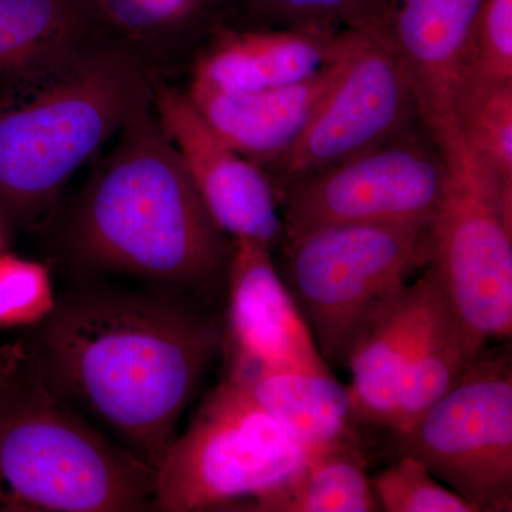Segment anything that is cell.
Returning a JSON list of instances; mask_svg holds the SVG:
<instances>
[{
    "mask_svg": "<svg viewBox=\"0 0 512 512\" xmlns=\"http://www.w3.org/2000/svg\"><path fill=\"white\" fill-rule=\"evenodd\" d=\"M25 342L39 379L113 431L156 473L175 427L222 349L224 326L177 293H67Z\"/></svg>",
    "mask_w": 512,
    "mask_h": 512,
    "instance_id": "6da1fadb",
    "label": "cell"
},
{
    "mask_svg": "<svg viewBox=\"0 0 512 512\" xmlns=\"http://www.w3.org/2000/svg\"><path fill=\"white\" fill-rule=\"evenodd\" d=\"M117 136L74 201L64 248L93 271L136 276L187 298L210 295L227 278L232 238L202 202L153 104Z\"/></svg>",
    "mask_w": 512,
    "mask_h": 512,
    "instance_id": "7a4b0ae2",
    "label": "cell"
},
{
    "mask_svg": "<svg viewBox=\"0 0 512 512\" xmlns=\"http://www.w3.org/2000/svg\"><path fill=\"white\" fill-rule=\"evenodd\" d=\"M161 79L104 39L53 79L0 101V220L19 228L40 220L67 180L153 104Z\"/></svg>",
    "mask_w": 512,
    "mask_h": 512,
    "instance_id": "3957f363",
    "label": "cell"
},
{
    "mask_svg": "<svg viewBox=\"0 0 512 512\" xmlns=\"http://www.w3.org/2000/svg\"><path fill=\"white\" fill-rule=\"evenodd\" d=\"M156 473L107 440L23 359L0 393V511L151 510Z\"/></svg>",
    "mask_w": 512,
    "mask_h": 512,
    "instance_id": "277c9868",
    "label": "cell"
},
{
    "mask_svg": "<svg viewBox=\"0 0 512 512\" xmlns=\"http://www.w3.org/2000/svg\"><path fill=\"white\" fill-rule=\"evenodd\" d=\"M429 229L330 225L282 239L279 275L330 367L348 366L370 326L429 264Z\"/></svg>",
    "mask_w": 512,
    "mask_h": 512,
    "instance_id": "5b68a950",
    "label": "cell"
},
{
    "mask_svg": "<svg viewBox=\"0 0 512 512\" xmlns=\"http://www.w3.org/2000/svg\"><path fill=\"white\" fill-rule=\"evenodd\" d=\"M312 453L224 377L165 451L151 510L256 512Z\"/></svg>",
    "mask_w": 512,
    "mask_h": 512,
    "instance_id": "8992f818",
    "label": "cell"
},
{
    "mask_svg": "<svg viewBox=\"0 0 512 512\" xmlns=\"http://www.w3.org/2000/svg\"><path fill=\"white\" fill-rule=\"evenodd\" d=\"M450 185L430 225V269L476 352L512 335V195L474 163L456 120L436 134Z\"/></svg>",
    "mask_w": 512,
    "mask_h": 512,
    "instance_id": "52a82bcc",
    "label": "cell"
},
{
    "mask_svg": "<svg viewBox=\"0 0 512 512\" xmlns=\"http://www.w3.org/2000/svg\"><path fill=\"white\" fill-rule=\"evenodd\" d=\"M446 154L426 123L276 191L282 239L320 227H430L446 201Z\"/></svg>",
    "mask_w": 512,
    "mask_h": 512,
    "instance_id": "ba28073f",
    "label": "cell"
},
{
    "mask_svg": "<svg viewBox=\"0 0 512 512\" xmlns=\"http://www.w3.org/2000/svg\"><path fill=\"white\" fill-rule=\"evenodd\" d=\"M393 436L397 454L420 460L477 512L512 511L510 346L481 350L441 399Z\"/></svg>",
    "mask_w": 512,
    "mask_h": 512,
    "instance_id": "9c48e42d",
    "label": "cell"
},
{
    "mask_svg": "<svg viewBox=\"0 0 512 512\" xmlns=\"http://www.w3.org/2000/svg\"><path fill=\"white\" fill-rule=\"evenodd\" d=\"M420 123L424 121L419 97L406 67L392 46L367 37L301 137L264 173L276 192Z\"/></svg>",
    "mask_w": 512,
    "mask_h": 512,
    "instance_id": "30bf717a",
    "label": "cell"
},
{
    "mask_svg": "<svg viewBox=\"0 0 512 512\" xmlns=\"http://www.w3.org/2000/svg\"><path fill=\"white\" fill-rule=\"evenodd\" d=\"M153 110L222 231L275 251L284 228L274 185L264 171L229 146L183 90L163 79L154 90Z\"/></svg>",
    "mask_w": 512,
    "mask_h": 512,
    "instance_id": "8fae6325",
    "label": "cell"
},
{
    "mask_svg": "<svg viewBox=\"0 0 512 512\" xmlns=\"http://www.w3.org/2000/svg\"><path fill=\"white\" fill-rule=\"evenodd\" d=\"M225 285L227 370L332 372L279 275L274 251L251 239H232Z\"/></svg>",
    "mask_w": 512,
    "mask_h": 512,
    "instance_id": "7c38bea8",
    "label": "cell"
},
{
    "mask_svg": "<svg viewBox=\"0 0 512 512\" xmlns=\"http://www.w3.org/2000/svg\"><path fill=\"white\" fill-rule=\"evenodd\" d=\"M367 37L225 23L195 53L190 83L245 93L302 82L353 55Z\"/></svg>",
    "mask_w": 512,
    "mask_h": 512,
    "instance_id": "4fadbf2b",
    "label": "cell"
},
{
    "mask_svg": "<svg viewBox=\"0 0 512 512\" xmlns=\"http://www.w3.org/2000/svg\"><path fill=\"white\" fill-rule=\"evenodd\" d=\"M484 0H384V42L406 67L436 134L454 120L461 60Z\"/></svg>",
    "mask_w": 512,
    "mask_h": 512,
    "instance_id": "5bb4252c",
    "label": "cell"
},
{
    "mask_svg": "<svg viewBox=\"0 0 512 512\" xmlns=\"http://www.w3.org/2000/svg\"><path fill=\"white\" fill-rule=\"evenodd\" d=\"M350 57L302 82L258 92H220L192 83L184 92L229 146L264 171L301 137Z\"/></svg>",
    "mask_w": 512,
    "mask_h": 512,
    "instance_id": "9a60e30c",
    "label": "cell"
},
{
    "mask_svg": "<svg viewBox=\"0 0 512 512\" xmlns=\"http://www.w3.org/2000/svg\"><path fill=\"white\" fill-rule=\"evenodd\" d=\"M104 39L87 0H0V101L53 79Z\"/></svg>",
    "mask_w": 512,
    "mask_h": 512,
    "instance_id": "2e32d148",
    "label": "cell"
},
{
    "mask_svg": "<svg viewBox=\"0 0 512 512\" xmlns=\"http://www.w3.org/2000/svg\"><path fill=\"white\" fill-rule=\"evenodd\" d=\"M440 299V286L426 266L352 350L346 387L355 421L392 429L404 372Z\"/></svg>",
    "mask_w": 512,
    "mask_h": 512,
    "instance_id": "e0dca14e",
    "label": "cell"
},
{
    "mask_svg": "<svg viewBox=\"0 0 512 512\" xmlns=\"http://www.w3.org/2000/svg\"><path fill=\"white\" fill-rule=\"evenodd\" d=\"M107 39L133 50L157 73L190 67L220 26L231 23L235 0H87Z\"/></svg>",
    "mask_w": 512,
    "mask_h": 512,
    "instance_id": "ac0fdd59",
    "label": "cell"
},
{
    "mask_svg": "<svg viewBox=\"0 0 512 512\" xmlns=\"http://www.w3.org/2000/svg\"><path fill=\"white\" fill-rule=\"evenodd\" d=\"M224 377L311 451L356 433L348 387L332 372L241 369Z\"/></svg>",
    "mask_w": 512,
    "mask_h": 512,
    "instance_id": "d6986e66",
    "label": "cell"
},
{
    "mask_svg": "<svg viewBox=\"0 0 512 512\" xmlns=\"http://www.w3.org/2000/svg\"><path fill=\"white\" fill-rule=\"evenodd\" d=\"M379 511L356 433L313 451L305 466L256 512Z\"/></svg>",
    "mask_w": 512,
    "mask_h": 512,
    "instance_id": "ffe728a7",
    "label": "cell"
},
{
    "mask_svg": "<svg viewBox=\"0 0 512 512\" xmlns=\"http://www.w3.org/2000/svg\"><path fill=\"white\" fill-rule=\"evenodd\" d=\"M477 355L441 293L439 305L404 372L390 431L399 433L419 419L461 379Z\"/></svg>",
    "mask_w": 512,
    "mask_h": 512,
    "instance_id": "44dd1931",
    "label": "cell"
},
{
    "mask_svg": "<svg viewBox=\"0 0 512 512\" xmlns=\"http://www.w3.org/2000/svg\"><path fill=\"white\" fill-rule=\"evenodd\" d=\"M454 120L481 173L512 195V83L458 90Z\"/></svg>",
    "mask_w": 512,
    "mask_h": 512,
    "instance_id": "7402d4cb",
    "label": "cell"
},
{
    "mask_svg": "<svg viewBox=\"0 0 512 512\" xmlns=\"http://www.w3.org/2000/svg\"><path fill=\"white\" fill-rule=\"evenodd\" d=\"M231 25L353 32L384 40V0H235Z\"/></svg>",
    "mask_w": 512,
    "mask_h": 512,
    "instance_id": "603a6c76",
    "label": "cell"
},
{
    "mask_svg": "<svg viewBox=\"0 0 512 512\" xmlns=\"http://www.w3.org/2000/svg\"><path fill=\"white\" fill-rule=\"evenodd\" d=\"M510 83L512 0H484L468 36L456 93L466 87Z\"/></svg>",
    "mask_w": 512,
    "mask_h": 512,
    "instance_id": "cb8c5ba5",
    "label": "cell"
},
{
    "mask_svg": "<svg viewBox=\"0 0 512 512\" xmlns=\"http://www.w3.org/2000/svg\"><path fill=\"white\" fill-rule=\"evenodd\" d=\"M372 480L379 511L477 512L453 490L437 480L420 460L399 454Z\"/></svg>",
    "mask_w": 512,
    "mask_h": 512,
    "instance_id": "d4e9b609",
    "label": "cell"
},
{
    "mask_svg": "<svg viewBox=\"0 0 512 512\" xmlns=\"http://www.w3.org/2000/svg\"><path fill=\"white\" fill-rule=\"evenodd\" d=\"M45 265L0 254V328L36 326L55 309Z\"/></svg>",
    "mask_w": 512,
    "mask_h": 512,
    "instance_id": "484cf974",
    "label": "cell"
},
{
    "mask_svg": "<svg viewBox=\"0 0 512 512\" xmlns=\"http://www.w3.org/2000/svg\"><path fill=\"white\" fill-rule=\"evenodd\" d=\"M26 356L25 342L23 339L9 343L0 348V393L5 389L13 373L18 370L20 363Z\"/></svg>",
    "mask_w": 512,
    "mask_h": 512,
    "instance_id": "4316f807",
    "label": "cell"
},
{
    "mask_svg": "<svg viewBox=\"0 0 512 512\" xmlns=\"http://www.w3.org/2000/svg\"><path fill=\"white\" fill-rule=\"evenodd\" d=\"M0 244H2V241H0Z\"/></svg>",
    "mask_w": 512,
    "mask_h": 512,
    "instance_id": "83f0119b",
    "label": "cell"
}]
</instances>
